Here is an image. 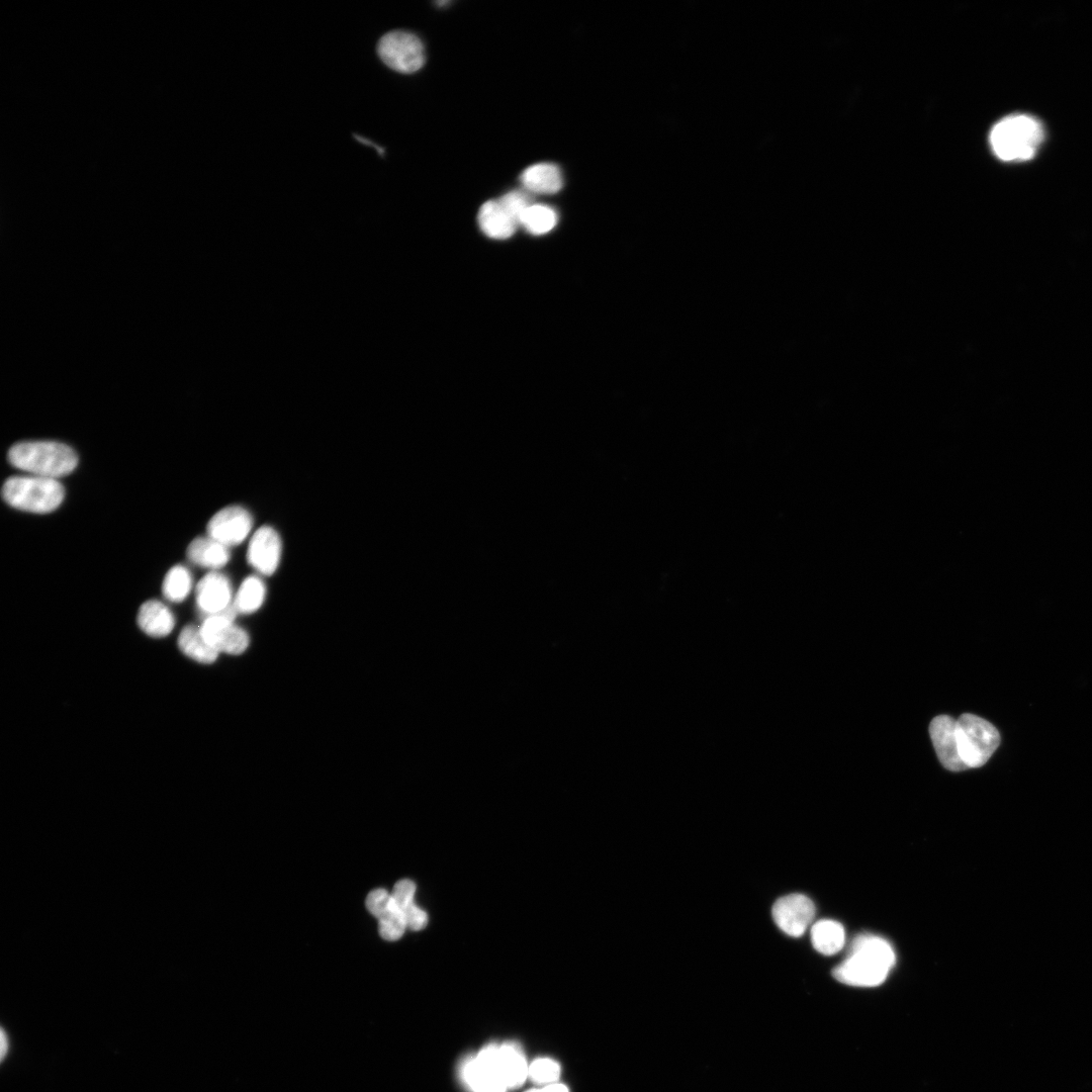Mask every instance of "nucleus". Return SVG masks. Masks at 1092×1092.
Instances as JSON below:
<instances>
[{"instance_id": "1", "label": "nucleus", "mask_w": 1092, "mask_h": 1092, "mask_svg": "<svg viewBox=\"0 0 1092 1092\" xmlns=\"http://www.w3.org/2000/svg\"><path fill=\"white\" fill-rule=\"evenodd\" d=\"M895 962V952L887 940L861 934L852 940L846 959L833 969L832 975L846 985L874 987L886 980Z\"/></svg>"}, {"instance_id": "2", "label": "nucleus", "mask_w": 1092, "mask_h": 1092, "mask_svg": "<svg viewBox=\"0 0 1092 1092\" xmlns=\"http://www.w3.org/2000/svg\"><path fill=\"white\" fill-rule=\"evenodd\" d=\"M9 463L31 475L58 479L78 465V455L70 446L57 441H22L8 451Z\"/></svg>"}, {"instance_id": "3", "label": "nucleus", "mask_w": 1092, "mask_h": 1092, "mask_svg": "<svg viewBox=\"0 0 1092 1092\" xmlns=\"http://www.w3.org/2000/svg\"><path fill=\"white\" fill-rule=\"evenodd\" d=\"M1042 138V127L1035 118L1015 114L995 124L990 133V144L999 159L1024 161L1034 156Z\"/></svg>"}, {"instance_id": "4", "label": "nucleus", "mask_w": 1092, "mask_h": 1092, "mask_svg": "<svg viewBox=\"0 0 1092 1092\" xmlns=\"http://www.w3.org/2000/svg\"><path fill=\"white\" fill-rule=\"evenodd\" d=\"M1 494L4 502L16 510L48 514L63 503L65 488L55 478L31 474L14 475L5 480Z\"/></svg>"}, {"instance_id": "5", "label": "nucleus", "mask_w": 1092, "mask_h": 1092, "mask_svg": "<svg viewBox=\"0 0 1092 1092\" xmlns=\"http://www.w3.org/2000/svg\"><path fill=\"white\" fill-rule=\"evenodd\" d=\"M956 732L959 753L968 768L983 766L1000 744L995 726L974 714L961 715Z\"/></svg>"}, {"instance_id": "6", "label": "nucleus", "mask_w": 1092, "mask_h": 1092, "mask_svg": "<svg viewBox=\"0 0 1092 1092\" xmlns=\"http://www.w3.org/2000/svg\"><path fill=\"white\" fill-rule=\"evenodd\" d=\"M377 54L380 60L398 73L411 74L419 71L425 64V48L414 33L393 30L385 33L378 41Z\"/></svg>"}, {"instance_id": "7", "label": "nucleus", "mask_w": 1092, "mask_h": 1092, "mask_svg": "<svg viewBox=\"0 0 1092 1092\" xmlns=\"http://www.w3.org/2000/svg\"><path fill=\"white\" fill-rule=\"evenodd\" d=\"M237 613L232 605L221 613L205 617L200 627L204 639L218 652L240 654L249 645L246 631L234 624Z\"/></svg>"}, {"instance_id": "8", "label": "nucleus", "mask_w": 1092, "mask_h": 1092, "mask_svg": "<svg viewBox=\"0 0 1092 1092\" xmlns=\"http://www.w3.org/2000/svg\"><path fill=\"white\" fill-rule=\"evenodd\" d=\"M462 1076L473 1092H506L509 1089L499 1068L497 1045H487L467 1061Z\"/></svg>"}, {"instance_id": "9", "label": "nucleus", "mask_w": 1092, "mask_h": 1092, "mask_svg": "<svg viewBox=\"0 0 1092 1092\" xmlns=\"http://www.w3.org/2000/svg\"><path fill=\"white\" fill-rule=\"evenodd\" d=\"M771 915L778 927L790 936L804 934L815 916V905L803 894H790L777 900Z\"/></svg>"}, {"instance_id": "10", "label": "nucleus", "mask_w": 1092, "mask_h": 1092, "mask_svg": "<svg viewBox=\"0 0 1092 1092\" xmlns=\"http://www.w3.org/2000/svg\"><path fill=\"white\" fill-rule=\"evenodd\" d=\"M253 526L251 514L243 507L229 506L217 511L209 520L207 536L232 547L241 544Z\"/></svg>"}, {"instance_id": "11", "label": "nucleus", "mask_w": 1092, "mask_h": 1092, "mask_svg": "<svg viewBox=\"0 0 1092 1092\" xmlns=\"http://www.w3.org/2000/svg\"><path fill=\"white\" fill-rule=\"evenodd\" d=\"M368 911L378 919L380 936L388 941L399 939L407 925L391 893L384 889L371 891L366 898Z\"/></svg>"}, {"instance_id": "12", "label": "nucleus", "mask_w": 1092, "mask_h": 1092, "mask_svg": "<svg viewBox=\"0 0 1092 1092\" xmlns=\"http://www.w3.org/2000/svg\"><path fill=\"white\" fill-rule=\"evenodd\" d=\"M282 543L279 534L270 526L259 528L251 537L247 560L259 573L273 574L279 566Z\"/></svg>"}, {"instance_id": "13", "label": "nucleus", "mask_w": 1092, "mask_h": 1092, "mask_svg": "<svg viewBox=\"0 0 1092 1092\" xmlns=\"http://www.w3.org/2000/svg\"><path fill=\"white\" fill-rule=\"evenodd\" d=\"M956 730L957 720L947 715L934 717L929 725L930 738L941 764L951 771H961L968 767L959 753Z\"/></svg>"}, {"instance_id": "14", "label": "nucleus", "mask_w": 1092, "mask_h": 1092, "mask_svg": "<svg viewBox=\"0 0 1092 1092\" xmlns=\"http://www.w3.org/2000/svg\"><path fill=\"white\" fill-rule=\"evenodd\" d=\"M232 597L230 579L216 571L205 574L196 585V604L206 617L221 613L231 607Z\"/></svg>"}, {"instance_id": "15", "label": "nucleus", "mask_w": 1092, "mask_h": 1092, "mask_svg": "<svg viewBox=\"0 0 1092 1092\" xmlns=\"http://www.w3.org/2000/svg\"><path fill=\"white\" fill-rule=\"evenodd\" d=\"M478 224L484 235L496 240L510 238L518 225L498 200H489L482 204L478 212Z\"/></svg>"}, {"instance_id": "16", "label": "nucleus", "mask_w": 1092, "mask_h": 1092, "mask_svg": "<svg viewBox=\"0 0 1092 1092\" xmlns=\"http://www.w3.org/2000/svg\"><path fill=\"white\" fill-rule=\"evenodd\" d=\"M186 554L193 564L213 570L224 566L231 558L229 547L209 536L193 539Z\"/></svg>"}, {"instance_id": "17", "label": "nucleus", "mask_w": 1092, "mask_h": 1092, "mask_svg": "<svg viewBox=\"0 0 1092 1092\" xmlns=\"http://www.w3.org/2000/svg\"><path fill=\"white\" fill-rule=\"evenodd\" d=\"M520 180L530 192L554 194L563 185L560 169L551 163H538L525 169Z\"/></svg>"}, {"instance_id": "18", "label": "nucleus", "mask_w": 1092, "mask_h": 1092, "mask_svg": "<svg viewBox=\"0 0 1092 1092\" xmlns=\"http://www.w3.org/2000/svg\"><path fill=\"white\" fill-rule=\"evenodd\" d=\"M140 628L152 637L167 636L174 628L175 619L170 609L162 602H145L138 613Z\"/></svg>"}, {"instance_id": "19", "label": "nucleus", "mask_w": 1092, "mask_h": 1092, "mask_svg": "<svg viewBox=\"0 0 1092 1092\" xmlns=\"http://www.w3.org/2000/svg\"><path fill=\"white\" fill-rule=\"evenodd\" d=\"M497 1058L508 1088L522 1086L528 1078L529 1066L519 1045L511 1042L498 1045Z\"/></svg>"}, {"instance_id": "20", "label": "nucleus", "mask_w": 1092, "mask_h": 1092, "mask_svg": "<svg viewBox=\"0 0 1092 1092\" xmlns=\"http://www.w3.org/2000/svg\"><path fill=\"white\" fill-rule=\"evenodd\" d=\"M416 885L413 881L403 879L398 881L391 892L399 907L406 925L413 930H421L428 923L427 913L415 903Z\"/></svg>"}, {"instance_id": "21", "label": "nucleus", "mask_w": 1092, "mask_h": 1092, "mask_svg": "<svg viewBox=\"0 0 1092 1092\" xmlns=\"http://www.w3.org/2000/svg\"><path fill=\"white\" fill-rule=\"evenodd\" d=\"M844 941V929L837 921L819 920L811 928V942L822 954L831 956L838 952L843 947Z\"/></svg>"}, {"instance_id": "22", "label": "nucleus", "mask_w": 1092, "mask_h": 1092, "mask_svg": "<svg viewBox=\"0 0 1092 1092\" xmlns=\"http://www.w3.org/2000/svg\"><path fill=\"white\" fill-rule=\"evenodd\" d=\"M178 645L185 655L200 663L213 662L219 653L204 639L200 628L193 625H188L182 629L178 638Z\"/></svg>"}, {"instance_id": "23", "label": "nucleus", "mask_w": 1092, "mask_h": 1092, "mask_svg": "<svg viewBox=\"0 0 1092 1092\" xmlns=\"http://www.w3.org/2000/svg\"><path fill=\"white\" fill-rule=\"evenodd\" d=\"M265 596L266 587L263 580L255 575L248 576L242 581L233 606L238 613H254L262 606Z\"/></svg>"}, {"instance_id": "24", "label": "nucleus", "mask_w": 1092, "mask_h": 1092, "mask_svg": "<svg viewBox=\"0 0 1092 1092\" xmlns=\"http://www.w3.org/2000/svg\"><path fill=\"white\" fill-rule=\"evenodd\" d=\"M191 588V573L187 567L181 564L174 565L168 570L162 584L164 597L174 603L186 599Z\"/></svg>"}, {"instance_id": "25", "label": "nucleus", "mask_w": 1092, "mask_h": 1092, "mask_svg": "<svg viewBox=\"0 0 1092 1092\" xmlns=\"http://www.w3.org/2000/svg\"><path fill=\"white\" fill-rule=\"evenodd\" d=\"M556 211L544 204H532L524 213L520 224L532 235H544L557 223Z\"/></svg>"}, {"instance_id": "26", "label": "nucleus", "mask_w": 1092, "mask_h": 1092, "mask_svg": "<svg viewBox=\"0 0 1092 1092\" xmlns=\"http://www.w3.org/2000/svg\"><path fill=\"white\" fill-rule=\"evenodd\" d=\"M559 1077L560 1066L552 1059H536L529 1066L528 1078L539 1085L557 1083Z\"/></svg>"}, {"instance_id": "27", "label": "nucleus", "mask_w": 1092, "mask_h": 1092, "mask_svg": "<svg viewBox=\"0 0 1092 1092\" xmlns=\"http://www.w3.org/2000/svg\"><path fill=\"white\" fill-rule=\"evenodd\" d=\"M498 201L518 224H520L526 210L533 204L531 197L520 190L505 194Z\"/></svg>"}, {"instance_id": "28", "label": "nucleus", "mask_w": 1092, "mask_h": 1092, "mask_svg": "<svg viewBox=\"0 0 1092 1092\" xmlns=\"http://www.w3.org/2000/svg\"><path fill=\"white\" fill-rule=\"evenodd\" d=\"M527 1092H569L568 1088L561 1083L545 1085L542 1088L531 1089Z\"/></svg>"}, {"instance_id": "29", "label": "nucleus", "mask_w": 1092, "mask_h": 1092, "mask_svg": "<svg viewBox=\"0 0 1092 1092\" xmlns=\"http://www.w3.org/2000/svg\"><path fill=\"white\" fill-rule=\"evenodd\" d=\"M8 1051H9V1039H8L7 1034H5L4 1031L2 1030V1032H1V1059H2V1061L5 1059V1055L7 1054Z\"/></svg>"}]
</instances>
